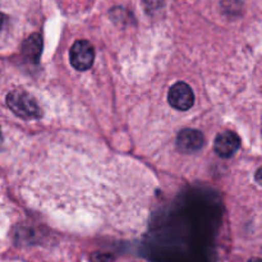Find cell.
Here are the masks:
<instances>
[{
	"instance_id": "1",
	"label": "cell",
	"mask_w": 262,
	"mask_h": 262,
	"mask_svg": "<svg viewBox=\"0 0 262 262\" xmlns=\"http://www.w3.org/2000/svg\"><path fill=\"white\" fill-rule=\"evenodd\" d=\"M7 106L20 119H40L42 110L35 97L25 90H13L5 97Z\"/></svg>"
},
{
	"instance_id": "2",
	"label": "cell",
	"mask_w": 262,
	"mask_h": 262,
	"mask_svg": "<svg viewBox=\"0 0 262 262\" xmlns=\"http://www.w3.org/2000/svg\"><path fill=\"white\" fill-rule=\"evenodd\" d=\"M72 67L79 72L89 71L95 61V49L87 40H77L69 51Z\"/></svg>"
},
{
	"instance_id": "3",
	"label": "cell",
	"mask_w": 262,
	"mask_h": 262,
	"mask_svg": "<svg viewBox=\"0 0 262 262\" xmlns=\"http://www.w3.org/2000/svg\"><path fill=\"white\" fill-rule=\"evenodd\" d=\"M168 101L171 107L181 112L189 110L194 104V94L191 87L184 82H177L168 92Z\"/></svg>"
},
{
	"instance_id": "4",
	"label": "cell",
	"mask_w": 262,
	"mask_h": 262,
	"mask_svg": "<svg viewBox=\"0 0 262 262\" xmlns=\"http://www.w3.org/2000/svg\"><path fill=\"white\" fill-rule=\"evenodd\" d=\"M205 145V136L201 130L186 129L181 130L177 136V148L183 154H194L201 150Z\"/></svg>"
},
{
	"instance_id": "5",
	"label": "cell",
	"mask_w": 262,
	"mask_h": 262,
	"mask_svg": "<svg viewBox=\"0 0 262 262\" xmlns=\"http://www.w3.org/2000/svg\"><path fill=\"white\" fill-rule=\"evenodd\" d=\"M241 147L239 136L232 130H224L215 138L214 150L220 158H232Z\"/></svg>"
},
{
	"instance_id": "6",
	"label": "cell",
	"mask_w": 262,
	"mask_h": 262,
	"mask_svg": "<svg viewBox=\"0 0 262 262\" xmlns=\"http://www.w3.org/2000/svg\"><path fill=\"white\" fill-rule=\"evenodd\" d=\"M43 42L40 33H32L26 38L22 45V55L28 63L37 64L40 60L41 53H42Z\"/></svg>"
},
{
	"instance_id": "7",
	"label": "cell",
	"mask_w": 262,
	"mask_h": 262,
	"mask_svg": "<svg viewBox=\"0 0 262 262\" xmlns=\"http://www.w3.org/2000/svg\"><path fill=\"white\" fill-rule=\"evenodd\" d=\"M223 12L229 17H237L242 13V2L241 0H222L220 3Z\"/></svg>"
},
{
	"instance_id": "8",
	"label": "cell",
	"mask_w": 262,
	"mask_h": 262,
	"mask_svg": "<svg viewBox=\"0 0 262 262\" xmlns=\"http://www.w3.org/2000/svg\"><path fill=\"white\" fill-rule=\"evenodd\" d=\"M7 20H8V17L2 12V10H0V32H2V31L5 28V26H7Z\"/></svg>"
},
{
	"instance_id": "9",
	"label": "cell",
	"mask_w": 262,
	"mask_h": 262,
	"mask_svg": "<svg viewBox=\"0 0 262 262\" xmlns=\"http://www.w3.org/2000/svg\"><path fill=\"white\" fill-rule=\"evenodd\" d=\"M261 169H258L257 170V173H256V181H257V183L258 184H261V178H260V176H261Z\"/></svg>"
},
{
	"instance_id": "10",
	"label": "cell",
	"mask_w": 262,
	"mask_h": 262,
	"mask_svg": "<svg viewBox=\"0 0 262 262\" xmlns=\"http://www.w3.org/2000/svg\"><path fill=\"white\" fill-rule=\"evenodd\" d=\"M248 262H262L261 258H252V260H250Z\"/></svg>"
},
{
	"instance_id": "11",
	"label": "cell",
	"mask_w": 262,
	"mask_h": 262,
	"mask_svg": "<svg viewBox=\"0 0 262 262\" xmlns=\"http://www.w3.org/2000/svg\"><path fill=\"white\" fill-rule=\"evenodd\" d=\"M3 143V135H2V130H0V146H2Z\"/></svg>"
}]
</instances>
